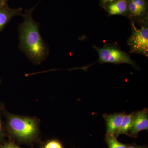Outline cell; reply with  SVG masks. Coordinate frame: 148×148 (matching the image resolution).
Returning a JSON list of instances; mask_svg holds the SVG:
<instances>
[{
  "label": "cell",
  "mask_w": 148,
  "mask_h": 148,
  "mask_svg": "<svg viewBox=\"0 0 148 148\" xmlns=\"http://www.w3.org/2000/svg\"><path fill=\"white\" fill-rule=\"evenodd\" d=\"M36 7L25 10L24 21L18 27L19 48L33 64L39 65L47 57L49 49L40 34L39 23L33 18Z\"/></svg>",
  "instance_id": "6da1fadb"
},
{
  "label": "cell",
  "mask_w": 148,
  "mask_h": 148,
  "mask_svg": "<svg viewBox=\"0 0 148 148\" xmlns=\"http://www.w3.org/2000/svg\"><path fill=\"white\" fill-rule=\"evenodd\" d=\"M3 112L7 129L14 137L23 142H30L36 138L39 126L37 119Z\"/></svg>",
  "instance_id": "7a4b0ae2"
},
{
  "label": "cell",
  "mask_w": 148,
  "mask_h": 148,
  "mask_svg": "<svg viewBox=\"0 0 148 148\" xmlns=\"http://www.w3.org/2000/svg\"><path fill=\"white\" fill-rule=\"evenodd\" d=\"M93 47L98 52L99 55L98 61L100 64H130L136 69H139L130 56L121 50L116 45L106 43L102 47H97L95 45L93 46Z\"/></svg>",
  "instance_id": "3957f363"
},
{
  "label": "cell",
  "mask_w": 148,
  "mask_h": 148,
  "mask_svg": "<svg viewBox=\"0 0 148 148\" xmlns=\"http://www.w3.org/2000/svg\"><path fill=\"white\" fill-rule=\"evenodd\" d=\"M132 34L127 43L130 53L140 54L148 56V28L147 24H144L140 29L131 21Z\"/></svg>",
  "instance_id": "277c9868"
},
{
  "label": "cell",
  "mask_w": 148,
  "mask_h": 148,
  "mask_svg": "<svg viewBox=\"0 0 148 148\" xmlns=\"http://www.w3.org/2000/svg\"><path fill=\"white\" fill-rule=\"evenodd\" d=\"M126 16L133 20L147 19L148 16V0H127Z\"/></svg>",
  "instance_id": "5b68a950"
},
{
  "label": "cell",
  "mask_w": 148,
  "mask_h": 148,
  "mask_svg": "<svg viewBox=\"0 0 148 148\" xmlns=\"http://www.w3.org/2000/svg\"><path fill=\"white\" fill-rule=\"evenodd\" d=\"M148 130V109L145 108L142 110L135 112L133 126L128 135L132 138H136L141 131Z\"/></svg>",
  "instance_id": "8992f818"
},
{
  "label": "cell",
  "mask_w": 148,
  "mask_h": 148,
  "mask_svg": "<svg viewBox=\"0 0 148 148\" xmlns=\"http://www.w3.org/2000/svg\"><path fill=\"white\" fill-rule=\"evenodd\" d=\"M21 7L12 8L7 3L0 6V32L3 30L14 16H19L24 17V14L23 13Z\"/></svg>",
  "instance_id": "52a82bcc"
},
{
  "label": "cell",
  "mask_w": 148,
  "mask_h": 148,
  "mask_svg": "<svg viewBox=\"0 0 148 148\" xmlns=\"http://www.w3.org/2000/svg\"><path fill=\"white\" fill-rule=\"evenodd\" d=\"M125 114V112H121L103 115V117L106 121V133L114 135L120 126Z\"/></svg>",
  "instance_id": "ba28073f"
},
{
  "label": "cell",
  "mask_w": 148,
  "mask_h": 148,
  "mask_svg": "<svg viewBox=\"0 0 148 148\" xmlns=\"http://www.w3.org/2000/svg\"><path fill=\"white\" fill-rule=\"evenodd\" d=\"M128 1L116 0L109 4L105 9L110 16L112 15H126L127 12Z\"/></svg>",
  "instance_id": "9c48e42d"
},
{
  "label": "cell",
  "mask_w": 148,
  "mask_h": 148,
  "mask_svg": "<svg viewBox=\"0 0 148 148\" xmlns=\"http://www.w3.org/2000/svg\"><path fill=\"white\" fill-rule=\"evenodd\" d=\"M134 113L135 112L129 114H125L118 130L114 135L116 138L123 134L128 135L133 126Z\"/></svg>",
  "instance_id": "30bf717a"
},
{
  "label": "cell",
  "mask_w": 148,
  "mask_h": 148,
  "mask_svg": "<svg viewBox=\"0 0 148 148\" xmlns=\"http://www.w3.org/2000/svg\"><path fill=\"white\" fill-rule=\"evenodd\" d=\"M105 140L108 148H126L127 145L121 143L114 135L106 133Z\"/></svg>",
  "instance_id": "8fae6325"
},
{
  "label": "cell",
  "mask_w": 148,
  "mask_h": 148,
  "mask_svg": "<svg viewBox=\"0 0 148 148\" xmlns=\"http://www.w3.org/2000/svg\"><path fill=\"white\" fill-rule=\"evenodd\" d=\"M43 148H63V147L59 141L52 140L48 142Z\"/></svg>",
  "instance_id": "7c38bea8"
},
{
  "label": "cell",
  "mask_w": 148,
  "mask_h": 148,
  "mask_svg": "<svg viewBox=\"0 0 148 148\" xmlns=\"http://www.w3.org/2000/svg\"><path fill=\"white\" fill-rule=\"evenodd\" d=\"M3 109V106L0 105V141L2 140L4 136L3 125L1 116V114L2 112Z\"/></svg>",
  "instance_id": "4fadbf2b"
},
{
  "label": "cell",
  "mask_w": 148,
  "mask_h": 148,
  "mask_svg": "<svg viewBox=\"0 0 148 148\" xmlns=\"http://www.w3.org/2000/svg\"><path fill=\"white\" fill-rule=\"evenodd\" d=\"M0 148H21L13 143H8L4 144L0 147Z\"/></svg>",
  "instance_id": "5bb4252c"
},
{
  "label": "cell",
  "mask_w": 148,
  "mask_h": 148,
  "mask_svg": "<svg viewBox=\"0 0 148 148\" xmlns=\"http://www.w3.org/2000/svg\"><path fill=\"white\" fill-rule=\"evenodd\" d=\"M116 1V0H100V5L104 8L105 7L109 4L113 2Z\"/></svg>",
  "instance_id": "9a60e30c"
},
{
  "label": "cell",
  "mask_w": 148,
  "mask_h": 148,
  "mask_svg": "<svg viewBox=\"0 0 148 148\" xmlns=\"http://www.w3.org/2000/svg\"><path fill=\"white\" fill-rule=\"evenodd\" d=\"M126 148H147L146 146H139L135 144L127 145Z\"/></svg>",
  "instance_id": "2e32d148"
},
{
  "label": "cell",
  "mask_w": 148,
  "mask_h": 148,
  "mask_svg": "<svg viewBox=\"0 0 148 148\" xmlns=\"http://www.w3.org/2000/svg\"><path fill=\"white\" fill-rule=\"evenodd\" d=\"M5 3H7L3 2L2 1H1V0H0V6L2 5L3 4Z\"/></svg>",
  "instance_id": "e0dca14e"
},
{
  "label": "cell",
  "mask_w": 148,
  "mask_h": 148,
  "mask_svg": "<svg viewBox=\"0 0 148 148\" xmlns=\"http://www.w3.org/2000/svg\"><path fill=\"white\" fill-rule=\"evenodd\" d=\"M1 1H2L3 2L7 3V2L8 1V0H1Z\"/></svg>",
  "instance_id": "ac0fdd59"
},
{
  "label": "cell",
  "mask_w": 148,
  "mask_h": 148,
  "mask_svg": "<svg viewBox=\"0 0 148 148\" xmlns=\"http://www.w3.org/2000/svg\"><path fill=\"white\" fill-rule=\"evenodd\" d=\"M1 77H0V84H1Z\"/></svg>",
  "instance_id": "d6986e66"
}]
</instances>
